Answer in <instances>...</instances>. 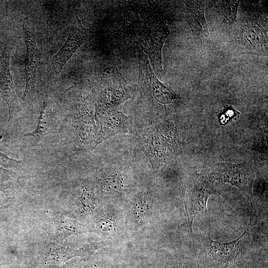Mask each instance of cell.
<instances>
[{"label": "cell", "instance_id": "cell-1", "mask_svg": "<svg viewBox=\"0 0 268 268\" xmlns=\"http://www.w3.org/2000/svg\"><path fill=\"white\" fill-rule=\"evenodd\" d=\"M135 141L148 158L154 172L170 158L177 147L174 131L164 125L145 128L136 135Z\"/></svg>", "mask_w": 268, "mask_h": 268}, {"label": "cell", "instance_id": "cell-2", "mask_svg": "<svg viewBox=\"0 0 268 268\" xmlns=\"http://www.w3.org/2000/svg\"><path fill=\"white\" fill-rule=\"evenodd\" d=\"M142 24V26L138 23L137 26H134L138 29L134 28L131 39L147 55L154 68L161 70L162 49L170 31L163 20L150 19Z\"/></svg>", "mask_w": 268, "mask_h": 268}, {"label": "cell", "instance_id": "cell-3", "mask_svg": "<svg viewBox=\"0 0 268 268\" xmlns=\"http://www.w3.org/2000/svg\"><path fill=\"white\" fill-rule=\"evenodd\" d=\"M138 89L141 97L150 104L163 105L175 103L178 98L173 89L161 82L155 75L147 59L140 57L138 61Z\"/></svg>", "mask_w": 268, "mask_h": 268}, {"label": "cell", "instance_id": "cell-4", "mask_svg": "<svg viewBox=\"0 0 268 268\" xmlns=\"http://www.w3.org/2000/svg\"><path fill=\"white\" fill-rule=\"evenodd\" d=\"M95 121L96 134L93 149L105 140L120 133L130 132V119L116 108L96 104Z\"/></svg>", "mask_w": 268, "mask_h": 268}, {"label": "cell", "instance_id": "cell-5", "mask_svg": "<svg viewBox=\"0 0 268 268\" xmlns=\"http://www.w3.org/2000/svg\"><path fill=\"white\" fill-rule=\"evenodd\" d=\"M132 87L117 68L103 77V81L98 88L96 104L109 108H115L131 98Z\"/></svg>", "mask_w": 268, "mask_h": 268}, {"label": "cell", "instance_id": "cell-6", "mask_svg": "<svg viewBox=\"0 0 268 268\" xmlns=\"http://www.w3.org/2000/svg\"><path fill=\"white\" fill-rule=\"evenodd\" d=\"M23 30L26 47L24 61L26 86L22 96V100L25 101L32 96L35 91L40 53L37 46L34 30L26 23L23 24Z\"/></svg>", "mask_w": 268, "mask_h": 268}, {"label": "cell", "instance_id": "cell-7", "mask_svg": "<svg viewBox=\"0 0 268 268\" xmlns=\"http://www.w3.org/2000/svg\"><path fill=\"white\" fill-rule=\"evenodd\" d=\"M89 38V31L76 16L66 42L53 57L51 66L56 74L60 73L68 60Z\"/></svg>", "mask_w": 268, "mask_h": 268}, {"label": "cell", "instance_id": "cell-8", "mask_svg": "<svg viewBox=\"0 0 268 268\" xmlns=\"http://www.w3.org/2000/svg\"><path fill=\"white\" fill-rule=\"evenodd\" d=\"M10 50L5 47L0 58V91L7 105L8 121L17 114L20 107L10 70Z\"/></svg>", "mask_w": 268, "mask_h": 268}, {"label": "cell", "instance_id": "cell-9", "mask_svg": "<svg viewBox=\"0 0 268 268\" xmlns=\"http://www.w3.org/2000/svg\"><path fill=\"white\" fill-rule=\"evenodd\" d=\"M215 175L217 179L228 183L239 188L248 198L252 197L253 174L241 165L224 164L216 170Z\"/></svg>", "mask_w": 268, "mask_h": 268}, {"label": "cell", "instance_id": "cell-10", "mask_svg": "<svg viewBox=\"0 0 268 268\" xmlns=\"http://www.w3.org/2000/svg\"><path fill=\"white\" fill-rule=\"evenodd\" d=\"M43 106L38 118L35 129L25 134L23 136H32L38 143L45 136L53 133L60 122V115L57 107L46 96L42 95Z\"/></svg>", "mask_w": 268, "mask_h": 268}, {"label": "cell", "instance_id": "cell-11", "mask_svg": "<svg viewBox=\"0 0 268 268\" xmlns=\"http://www.w3.org/2000/svg\"><path fill=\"white\" fill-rule=\"evenodd\" d=\"M45 227L51 240L59 244L63 243L71 235L87 232L82 224L62 214L51 217L46 224Z\"/></svg>", "mask_w": 268, "mask_h": 268}, {"label": "cell", "instance_id": "cell-12", "mask_svg": "<svg viewBox=\"0 0 268 268\" xmlns=\"http://www.w3.org/2000/svg\"><path fill=\"white\" fill-rule=\"evenodd\" d=\"M186 5L185 18L191 28L195 42L203 44L208 39L209 32L201 1H184Z\"/></svg>", "mask_w": 268, "mask_h": 268}, {"label": "cell", "instance_id": "cell-13", "mask_svg": "<svg viewBox=\"0 0 268 268\" xmlns=\"http://www.w3.org/2000/svg\"><path fill=\"white\" fill-rule=\"evenodd\" d=\"M248 232L229 243H219L210 239L209 251L212 257L222 263L230 264L238 259L246 246Z\"/></svg>", "mask_w": 268, "mask_h": 268}, {"label": "cell", "instance_id": "cell-14", "mask_svg": "<svg viewBox=\"0 0 268 268\" xmlns=\"http://www.w3.org/2000/svg\"><path fill=\"white\" fill-rule=\"evenodd\" d=\"M215 192L210 185L202 180H200L192 189L188 205L190 225H192L197 215L207 209V200Z\"/></svg>", "mask_w": 268, "mask_h": 268}, {"label": "cell", "instance_id": "cell-15", "mask_svg": "<svg viewBox=\"0 0 268 268\" xmlns=\"http://www.w3.org/2000/svg\"><path fill=\"white\" fill-rule=\"evenodd\" d=\"M106 245L103 242H94L76 249L56 245L51 248L50 255L54 260L64 262L76 256H90L96 250Z\"/></svg>", "mask_w": 268, "mask_h": 268}, {"label": "cell", "instance_id": "cell-16", "mask_svg": "<svg viewBox=\"0 0 268 268\" xmlns=\"http://www.w3.org/2000/svg\"><path fill=\"white\" fill-rule=\"evenodd\" d=\"M19 184V176L16 172L0 167V191L7 198L13 197L18 190Z\"/></svg>", "mask_w": 268, "mask_h": 268}, {"label": "cell", "instance_id": "cell-17", "mask_svg": "<svg viewBox=\"0 0 268 268\" xmlns=\"http://www.w3.org/2000/svg\"><path fill=\"white\" fill-rule=\"evenodd\" d=\"M152 198L150 194H141L134 204L133 213L135 219L139 221L146 219L151 206Z\"/></svg>", "mask_w": 268, "mask_h": 268}, {"label": "cell", "instance_id": "cell-18", "mask_svg": "<svg viewBox=\"0 0 268 268\" xmlns=\"http://www.w3.org/2000/svg\"><path fill=\"white\" fill-rule=\"evenodd\" d=\"M123 187V178L118 173L103 177L100 182V188L104 193L118 192Z\"/></svg>", "mask_w": 268, "mask_h": 268}, {"label": "cell", "instance_id": "cell-19", "mask_svg": "<svg viewBox=\"0 0 268 268\" xmlns=\"http://www.w3.org/2000/svg\"><path fill=\"white\" fill-rule=\"evenodd\" d=\"M80 201L82 208L85 212L94 210L96 204V198L92 189L90 187H84L81 191Z\"/></svg>", "mask_w": 268, "mask_h": 268}, {"label": "cell", "instance_id": "cell-20", "mask_svg": "<svg viewBox=\"0 0 268 268\" xmlns=\"http://www.w3.org/2000/svg\"><path fill=\"white\" fill-rule=\"evenodd\" d=\"M224 15L228 23L232 26L236 18L239 1L238 0L223 1Z\"/></svg>", "mask_w": 268, "mask_h": 268}, {"label": "cell", "instance_id": "cell-21", "mask_svg": "<svg viewBox=\"0 0 268 268\" xmlns=\"http://www.w3.org/2000/svg\"><path fill=\"white\" fill-rule=\"evenodd\" d=\"M240 115L239 112L231 106L225 104L222 111L218 115V119L220 125H225L232 120H237Z\"/></svg>", "mask_w": 268, "mask_h": 268}, {"label": "cell", "instance_id": "cell-22", "mask_svg": "<svg viewBox=\"0 0 268 268\" xmlns=\"http://www.w3.org/2000/svg\"><path fill=\"white\" fill-rule=\"evenodd\" d=\"M98 229L103 232H109L114 228L115 220L110 216L104 217L98 220L96 223Z\"/></svg>", "mask_w": 268, "mask_h": 268}, {"label": "cell", "instance_id": "cell-23", "mask_svg": "<svg viewBox=\"0 0 268 268\" xmlns=\"http://www.w3.org/2000/svg\"><path fill=\"white\" fill-rule=\"evenodd\" d=\"M21 161V160L10 158L3 153L0 152V167L12 170L17 167Z\"/></svg>", "mask_w": 268, "mask_h": 268}]
</instances>
